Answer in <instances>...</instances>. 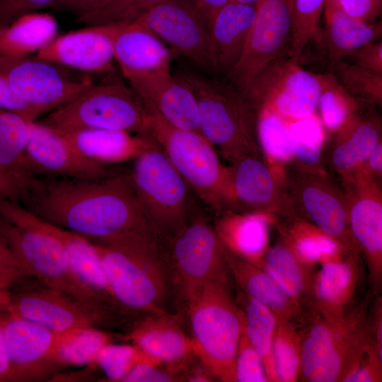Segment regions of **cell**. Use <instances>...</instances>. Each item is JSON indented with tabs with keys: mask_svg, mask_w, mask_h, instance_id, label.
Instances as JSON below:
<instances>
[{
	"mask_svg": "<svg viewBox=\"0 0 382 382\" xmlns=\"http://www.w3.org/2000/svg\"><path fill=\"white\" fill-rule=\"evenodd\" d=\"M19 204L50 225L101 245L154 234L129 173L100 178L35 177Z\"/></svg>",
	"mask_w": 382,
	"mask_h": 382,
	"instance_id": "6da1fadb",
	"label": "cell"
},
{
	"mask_svg": "<svg viewBox=\"0 0 382 382\" xmlns=\"http://www.w3.org/2000/svg\"><path fill=\"white\" fill-rule=\"evenodd\" d=\"M374 294L345 316L332 320L318 315L301 336L299 378L308 382H343L373 337Z\"/></svg>",
	"mask_w": 382,
	"mask_h": 382,
	"instance_id": "7a4b0ae2",
	"label": "cell"
},
{
	"mask_svg": "<svg viewBox=\"0 0 382 382\" xmlns=\"http://www.w3.org/2000/svg\"><path fill=\"white\" fill-rule=\"evenodd\" d=\"M0 233L27 274L105 309V301L74 270L60 241L19 203L0 199Z\"/></svg>",
	"mask_w": 382,
	"mask_h": 382,
	"instance_id": "3957f363",
	"label": "cell"
},
{
	"mask_svg": "<svg viewBox=\"0 0 382 382\" xmlns=\"http://www.w3.org/2000/svg\"><path fill=\"white\" fill-rule=\"evenodd\" d=\"M193 91L198 105L199 133L231 163L262 154L257 136V114L241 91L226 80L194 67L177 73Z\"/></svg>",
	"mask_w": 382,
	"mask_h": 382,
	"instance_id": "277c9868",
	"label": "cell"
},
{
	"mask_svg": "<svg viewBox=\"0 0 382 382\" xmlns=\"http://www.w3.org/2000/svg\"><path fill=\"white\" fill-rule=\"evenodd\" d=\"M132 161L129 174L142 213L158 240H171L204 205L154 140Z\"/></svg>",
	"mask_w": 382,
	"mask_h": 382,
	"instance_id": "5b68a950",
	"label": "cell"
},
{
	"mask_svg": "<svg viewBox=\"0 0 382 382\" xmlns=\"http://www.w3.org/2000/svg\"><path fill=\"white\" fill-rule=\"evenodd\" d=\"M227 280L208 282L187 300L193 353L224 382L236 381V359L245 316L233 299Z\"/></svg>",
	"mask_w": 382,
	"mask_h": 382,
	"instance_id": "8992f818",
	"label": "cell"
},
{
	"mask_svg": "<svg viewBox=\"0 0 382 382\" xmlns=\"http://www.w3.org/2000/svg\"><path fill=\"white\" fill-rule=\"evenodd\" d=\"M146 110L145 133L159 145L206 209L218 215L233 212L228 167L214 147L199 132L172 126Z\"/></svg>",
	"mask_w": 382,
	"mask_h": 382,
	"instance_id": "52a82bcc",
	"label": "cell"
},
{
	"mask_svg": "<svg viewBox=\"0 0 382 382\" xmlns=\"http://www.w3.org/2000/svg\"><path fill=\"white\" fill-rule=\"evenodd\" d=\"M93 244L114 300L132 309L163 313L166 284L162 250L155 236H136L108 245Z\"/></svg>",
	"mask_w": 382,
	"mask_h": 382,
	"instance_id": "ba28073f",
	"label": "cell"
},
{
	"mask_svg": "<svg viewBox=\"0 0 382 382\" xmlns=\"http://www.w3.org/2000/svg\"><path fill=\"white\" fill-rule=\"evenodd\" d=\"M148 112L139 97L122 81L91 86L41 122L57 131L103 129L146 132Z\"/></svg>",
	"mask_w": 382,
	"mask_h": 382,
	"instance_id": "9c48e42d",
	"label": "cell"
},
{
	"mask_svg": "<svg viewBox=\"0 0 382 382\" xmlns=\"http://www.w3.org/2000/svg\"><path fill=\"white\" fill-rule=\"evenodd\" d=\"M281 167L282 184L295 214L335 239L345 250L360 253L350 232L342 185L325 170L306 169L292 161Z\"/></svg>",
	"mask_w": 382,
	"mask_h": 382,
	"instance_id": "30bf717a",
	"label": "cell"
},
{
	"mask_svg": "<svg viewBox=\"0 0 382 382\" xmlns=\"http://www.w3.org/2000/svg\"><path fill=\"white\" fill-rule=\"evenodd\" d=\"M0 308L57 332L85 327L99 328L108 317L105 310L30 275L0 291Z\"/></svg>",
	"mask_w": 382,
	"mask_h": 382,
	"instance_id": "8fae6325",
	"label": "cell"
},
{
	"mask_svg": "<svg viewBox=\"0 0 382 382\" xmlns=\"http://www.w3.org/2000/svg\"><path fill=\"white\" fill-rule=\"evenodd\" d=\"M320 91L318 74L304 70L289 57H280L241 93L257 114L270 112L290 122L315 114Z\"/></svg>",
	"mask_w": 382,
	"mask_h": 382,
	"instance_id": "7c38bea8",
	"label": "cell"
},
{
	"mask_svg": "<svg viewBox=\"0 0 382 382\" xmlns=\"http://www.w3.org/2000/svg\"><path fill=\"white\" fill-rule=\"evenodd\" d=\"M134 21L152 31L195 69L219 75L209 27L189 0H161Z\"/></svg>",
	"mask_w": 382,
	"mask_h": 382,
	"instance_id": "4fadbf2b",
	"label": "cell"
},
{
	"mask_svg": "<svg viewBox=\"0 0 382 382\" xmlns=\"http://www.w3.org/2000/svg\"><path fill=\"white\" fill-rule=\"evenodd\" d=\"M55 64L36 56H0V76L42 114L65 105L93 86L89 77L71 79Z\"/></svg>",
	"mask_w": 382,
	"mask_h": 382,
	"instance_id": "5bb4252c",
	"label": "cell"
},
{
	"mask_svg": "<svg viewBox=\"0 0 382 382\" xmlns=\"http://www.w3.org/2000/svg\"><path fill=\"white\" fill-rule=\"evenodd\" d=\"M228 167L233 212L257 214L279 225L299 217L277 175L263 154L242 156Z\"/></svg>",
	"mask_w": 382,
	"mask_h": 382,
	"instance_id": "9a60e30c",
	"label": "cell"
},
{
	"mask_svg": "<svg viewBox=\"0 0 382 382\" xmlns=\"http://www.w3.org/2000/svg\"><path fill=\"white\" fill-rule=\"evenodd\" d=\"M170 247L187 299L208 282L227 280L228 249L202 210L170 240Z\"/></svg>",
	"mask_w": 382,
	"mask_h": 382,
	"instance_id": "2e32d148",
	"label": "cell"
},
{
	"mask_svg": "<svg viewBox=\"0 0 382 382\" xmlns=\"http://www.w3.org/2000/svg\"><path fill=\"white\" fill-rule=\"evenodd\" d=\"M339 180L347 202L352 236L366 260L373 291H378L382 279L381 185L361 167Z\"/></svg>",
	"mask_w": 382,
	"mask_h": 382,
	"instance_id": "e0dca14e",
	"label": "cell"
},
{
	"mask_svg": "<svg viewBox=\"0 0 382 382\" xmlns=\"http://www.w3.org/2000/svg\"><path fill=\"white\" fill-rule=\"evenodd\" d=\"M8 361L7 381H40L53 376L61 368L55 357L62 332L23 318L0 308Z\"/></svg>",
	"mask_w": 382,
	"mask_h": 382,
	"instance_id": "ac0fdd59",
	"label": "cell"
},
{
	"mask_svg": "<svg viewBox=\"0 0 382 382\" xmlns=\"http://www.w3.org/2000/svg\"><path fill=\"white\" fill-rule=\"evenodd\" d=\"M291 36L289 0H261L243 54L226 81L243 91L270 62L282 57Z\"/></svg>",
	"mask_w": 382,
	"mask_h": 382,
	"instance_id": "d6986e66",
	"label": "cell"
},
{
	"mask_svg": "<svg viewBox=\"0 0 382 382\" xmlns=\"http://www.w3.org/2000/svg\"><path fill=\"white\" fill-rule=\"evenodd\" d=\"M26 162L34 177L100 178L108 166L81 154L58 131L35 120L30 126Z\"/></svg>",
	"mask_w": 382,
	"mask_h": 382,
	"instance_id": "ffe728a7",
	"label": "cell"
},
{
	"mask_svg": "<svg viewBox=\"0 0 382 382\" xmlns=\"http://www.w3.org/2000/svg\"><path fill=\"white\" fill-rule=\"evenodd\" d=\"M122 74L146 109L155 112L172 126L199 132L195 96L180 76L171 72Z\"/></svg>",
	"mask_w": 382,
	"mask_h": 382,
	"instance_id": "44dd1931",
	"label": "cell"
},
{
	"mask_svg": "<svg viewBox=\"0 0 382 382\" xmlns=\"http://www.w3.org/2000/svg\"><path fill=\"white\" fill-rule=\"evenodd\" d=\"M360 253L345 251L320 265L313 272L312 311L325 319L341 318L357 305L362 280Z\"/></svg>",
	"mask_w": 382,
	"mask_h": 382,
	"instance_id": "7402d4cb",
	"label": "cell"
},
{
	"mask_svg": "<svg viewBox=\"0 0 382 382\" xmlns=\"http://www.w3.org/2000/svg\"><path fill=\"white\" fill-rule=\"evenodd\" d=\"M122 23L91 25L55 37L37 52L40 59L86 71L110 68L113 41Z\"/></svg>",
	"mask_w": 382,
	"mask_h": 382,
	"instance_id": "603a6c76",
	"label": "cell"
},
{
	"mask_svg": "<svg viewBox=\"0 0 382 382\" xmlns=\"http://www.w3.org/2000/svg\"><path fill=\"white\" fill-rule=\"evenodd\" d=\"M333 134L324 158L340 178L361 167L382 142L381 119L376 113L363 112L360 108Z\"/></svg>",
	"mask_w": 382,
	"mask_h": 382,
	"instance_id": "cb8c5ba5",
	"label": "cell"
},
{
	"mask_svg": "<svg viewBox=\"0 0 382 382\" xmlns=\"http://www.w3.org/2000/svg\"><path fill=\"white\" fill-rule=\"evenodd\" d=\"M255 15L256 6L229 0L213 17L209 31L219 74L226 77L239 62Z\"/></svg>",
	"mask_w": 382,
	"mask_h": 382,
	"instance_id": "d4e9b609",
	"label": "cell"
},
{
	"mask_svg": "<svg viewBox=\"0 0 382 382\" xmlns=\"http://www.w3.org/2000/svg\"><path fill=\"white\" fill-rule=\"evenodd\" d=\"M228 271L244 294L270 308L295 327L306 323V311L289 296L262 267L228 250Z\"/></svg>",
	"mask_w": 382,
	"mask_h": 382,
	"instance_id": "484cf974",
	"label": "cell"
},
{
	"mask_svg": "<svg viewBox=\"0 0 382 382\" xmlns=\"http://www.w3.org/2000/svg\"><path fill=\"white\" fill-rule=\"evenodd\" d=\"M113 54L122 72H171L170 50L136 21L121 25L114 37Z\"/></svg>",
	"mask_w": 382,
	"mask_h": 382,
	"instance_id": "4316f807",
	"label": "cell"
},
{
	"mask_svg": "<svg viewBox=\"0 0 382 382\" xmlns=\"http://www.w3.org/2000/svg\"><path fill=\"white\" fill-rule=\"evenodd\" d=\"M58 132L83 156L108 166L133 160L154 142L148 134L122 130L82 129Z\"/></svg>",
	"mask_w": 382,
	"mask_h": 382,
	"instance_id": "83f0119b",
	"label": "cell"
},
{
	"mask_svg": "<svg viewBox=\"0 0 382 382\" xmlns=\"http://www.w3.org/2000/svg\"><path fill=\"white\" fill-rule=\"evenodd\" d=\"M325 41L333 65L361 47L378 41L381 22L366 23L346 13L336 0H327L324 7Z\"/></svg>",
	"mask_w": 382,
	"mask_h": 382,
	"instance_id": "f1b7e54d",
	"label": "cell"
},
{
	"mask_svg": "<svg viewBox=\"0 0 382 382\" xmlns=\"http://www.w3.org/2000/svg\"><path fill=\"white\" fill-rule=\"evenodd\" d=\"M217 221L216 232L226 245L236 255L262 267L268 246V217L257 214L225 213Z\"/></svg>",
	"mask_w": 382,
	"mask_h": 382,
	"instance_id": "f546056e",
	"label": "cell"
},
{
	"mask_svg": "<svg viewBox=\"0 0 382 382\" xmlns=\"http://www.w3.org/2000/svg\"><path fill=\"white\" fill-rule=\"evenodd\" d=\"M126 338L161 364L178 362L193 353L192 339L163 314L141 322Z\"/></svg>",
	"mask_w": 382,
	"mask_h": 382,
	"instance_id": "4dcf8cb0",
	"label": "cell"
},
{
	"mask_svg": "<svg viewBox=\"0 0 382 382\" xmlns=\"http://www.w3.org/2000/svg\"><path fill=\"white\" fill-rule=\"evenodd\" d=\"M262 267L289 296L306 311H312L311 288L313 269L299 259L283 238L267 248Z\"/></svg>",
	"mask_w": 382,
	"mask_h": 382,
	"instance_id": "1f68e13d",
	"label": "cell"
},
{
	"mask_svg": "<svg viewBox=\"0 0 382 382\" xmlns=\"http://www.w3.org/2000/svg\"><path fill=\"white\" fill-rule=\"evenodd\" d=\"M31 122L18 112L0 108V167L18 183L22 194L35 178L26 162Z\"/></svg>",
	"mask_w": 382,
	"mask_h": 382,
	"instance_id": "d6a6232c",
	"label": "cell"
},
{
	"mask_svg": "<svg viewBox=\"0 0 382 382\" xmlns=\"http://www.w3.org/2000/svg\"><path fill=\"white\" fill-rule=\"evenodd\" d=\"M57 24L50 15L33 13L0 28V56L37 52L55 37Z\"/></svg>",
	"mask_w": 382,
	"mask_h": 382,
	"instance_id": "836d02e7",
	"label": "cell"
},
{
	"mask_svg": "<svg viewBox=\"0 0 382 382\" xmlns=\"http://www.w3.org/2000/svg\"><path fill=\"white\" fill-rule=\"evenodd\" d=\"M41 222L62 243L69 262L80 279L104 301L106 297L112 298L102 262L95 245L74 232L42 221Z\"/></svg>",
	"mask_w": 382,
	"mask_h": 382,
	"instance_id": "e575fe53",
	"label": "cell"
},
{
	"mask_svg": "<svg viewBox=\"0 0 382 382\" xmlns=\"http://www.w3.org/2000/svg\"><path fill=\"white\" fill-rule=\"evenodd\" d=\"M278 226L282 233V238L299 259L312 269L347 251L317 226L299 217Z\"/></svg>",
	"mask_w": 382,
	"mask_h": 382,
	"instance_id": "d590c367",
	"label": "cell"
},
{
	"mask_svg": "<svg viewBox=\"0 0 382 382\" xmlns=\"http://www.w3.org/2000/svg\"><path fill=\"white\" fill-rule=\"evenodd\" d=\"M244 300L246 335L261 359L268 381L279 382L272 355L273 338L278 316L270 308L245 294Z\"/></svg>",
	"mask_w": 382,
	"mask_h": 382,
	"instance_id": "8d00e7d4",
	"label": "cell"
},
{
	"mask_svg": "<svg viewBox=\"0 0 382 382\" xmlns=\"http://www.w3.org/2000/svg\"><path fill=\"white\" fill-rule=\"evenodd\" d=\"M110 335L98 328L85 327L62 332L55 357L60 368L93 365L99 350L110 342Z\"/></svg>",
	"mask_w": 382,
	"mask_h": 382,
	"instance_id": "74e56055",
	"label": "cell"
},
{
	"mask_svg": "<svg viewBox=\"0 0 382 382\" xmlns=\"http://www.w3.org/2000/svg\"><path fill=\"white\" fill-rule=\"evenodd\" d=\"M292 161L297 166L323 170L324 135L322 127L313 115L289 123Z\"/></svg>",
	"mask_w": 382,
	"mask_h": 382,
	"instance_id": "f35d334b",
	"label": "cell"
},
{
	"mask_svg": "<svg viewBox=\"0 0 382 382\" xmlns=\"http://www.w3.org/2000/svg\"><path fill=\"white\" fill-rule=\"evenodd\" d=\"M320 95L318 108L322 121L332 133L341 128L359 110L360 103L330 73L319 74Z\"/></svg>",
	"mask_w": 382,
	"mask_h": 382,
	"instance_id": "ab89813d",
	"label": "cell"
},
{
	"mask_svg": "<svg viewBox=\"0 0 382 382\" xmlns=\"http://www.w3.org/2000/svg\"><path fill=\"white\" fill-rule=\"evenodd\" d=\"M272 355L279 382H296L301 371V336L289 321L278 317Z\"/></svg>",
	"mask_w": 382,
	"mask_h": 382,
	"instance_id": "60d3db41",
	"label": "cell"
},
{
	"mask_svg": "<svg viewBox=\"0 0 382 382\" xmlns=\"http://www.w3.org/2000/svg\"><path fill=\"white\" fill-rule=\"evenodd\" d=\"M327 0H289L291 36L289 57L299 63L308 42L317 35L319 21Z\"/></svg>",
	"mask_w": 382,
	"mask_h": 382,
	"instance_id": "b9f144b4",
	"label": "cell"
},
{
	"mask_svg": "<svg viewBox=\"0 0 382 382\" xmlns=\"http://www.w3.org/2000/svg\"><path fill=\"white\" fill-rule=\"evenodd\" d=\"M332 74L359 103L382 105V73L364 69L345 60L332 65Z\"/></svg>",
	"mask_w": 382,
	"mask_h": 382,
	"instance_id": "7bdbcfd3",
	"label": "cell"
},
{
	"mask_svg": "<svg viewBox=\"0 0 382 382\" xmlns=\"http://www.w3.org/2000/svg\"><path fill=\"white\" fill-rule=\"evenodd\" d=\"M289 123L270 112L257 113V136L261 151L269 162L280 166L292 161Z\"/></svg>",
	"mask_w": 382,
	"mask_h": 382,
	"instance_id": "ee69618b",
	"label": "cell"
},
{
	"mask_svg": "<svg viewBox=\"0 0 382 382\" xmlns=\"http://www.w3.org/2000/svg\"><path fill=\"white\" fill-rule=\"evenodd\" d=\"M149 363L159 366L160 361L149 356L137 345H104L97 354L93 365L98 366L110 381H122L136 365Z\"/></svg>",
	"mask_w": 382,
	"mask_h": 382,
	"instance_id": "f6af8a7d",
	"label": "cell"
},
{
	"mask_svg": "<svg viewBox=\"0 0 382 382\" xmlns=\"http://www.w3.org/2000/svg\"><path fill=\"white\" fill-rule=\"evenodd\" d=\"M161 0H110L103 7L78 18L88 26L129 23Z\"/></svg>",
	"mask_w": 382,
	"mask_h": 382,
	"instance_id": "bcb514c9",
	"label": "cell"
},
{
	"mask_svg": "<svg viewBox=\"0 0 382 382\" xmlns=\"http://www.w3.org/2000/svg\"><path fill=\"white\" fill-rule=\"evenodd\" d=\"M236 381L269 382L261 359L244 330L240 339L236 359Z\"/></svg>",
	"mask_w": 382,
	"mask_h": 382,
	"instance_id": "7dc6e473",
	"label": "cell"
},
{
	"mask_svg": "<svg viewBox=\"0 0 382 382\" xmlns=\"http://www.w3.org/2000/svg\"><path fill=\"white\" fill-rule=\"evenodd\" d=\"M379 381H382V355L378 352L373 344L343 382Z\"/></svg>",
	"mask_w": 382,
	"mask_h": 382,
	"instance_id": "c3c4849f",
	"label": "cell"
},
{
	"mask_svg": "<svg viewBox=\"0 0 382 382\" xmlns=\"http://www.w3.org/2000/svg\"><path fill=\"white\" fill-rule=\"evenodd\" d=\"M28 275L0 233V291L9 289Z\"/></svg>",
	"mask_w": 382,
	"mask_h": 382,
	"instance_id": "681fc988",
	"label": "cell"
},
{
	"mask_svg": "<svg viewBox=\"0 0 382 382\" xmlns=\"http://www.w3.org/2000/svg\"><path fill=\"white\" fill-rule=\"evenodd\" d=\"M55 0H0V28L50 6Z\"/></svg>",
	"mask_w": 382,
	"mask_h": 382,
	"instance_id": "f907efd6",
	"label": "cell"
},
{
	"mask_svg": "<svg viewBox=\"0 0 382 382\" xmlns=\"http://www.w3.org/2000/svg\"><path fill=\"white\" fill-rule=\"evenodd\" d=\"M339 6L350 16L366 23L379 18L382 0H336Z\"/></svg>",
	"mask_w": 382,
	"mask_h": 382,
	"instance_id": "816d5d0a",
	"label": "cell"
},
{
	"mask_svg": "<svg viewBox=\"0 0 382 382\" xmlns=\"http://www.w3.org/2000/svg\"><path fill=\"white\" fill-rule=\"evenodd\" d=\"M345 59V61L349 63L382 73V42L378 40L369 43L358 49Z\"/></svg>",
	"mask_w": 382,
	"mask_h": 382,
	"instance_id": "f5cc1de1",
	"label": "cell"
},
{
	"mask_svg": "<svg viewBox=\"0 0 382 382\" xmlns=\"http://www.w3.org/2000/svg\"><path fill=\"white\" fill-rule=\"evenodd\" d=\"M0 108L18 112L31 121L40 115L35 108L20 98L1 76Z\"/></svg>",
	"mask_w": 382,
	"mask_h": 382,
	"instance_id": "db71d44e",
	"label": "cell"
},
{
	"mask_svg": "<svg viewBox=\"0 0 382 382\" xmlns=\"http://www.w3.org/2000/svg\"><path fill=\"white\" fill-rule=\"evenodd\" d=\"M158 366L141 363L132 368L122 378V382H170L175 377L168 372L160 370Z\"/></svg>",
	"mask_w": 382,
	"mask_h": 382,
	"instance_id": "11a10c76",
	"label": "cell"
},
{
	"mask_svg": "<svg viewBox=\"0 0 382 382\" xmlns=\"http://www.w3.org/2000/svg\"><path fill=\"white\" fill-rule=\"evenodd\" d=\"M110 0H55L49 8L54 11H67L78 18L99 9Z\"/></svg>",
	"mask_w": 382,
	"mask_h": 382,
	"instance_id": "9f6ffc18",
	"label": "cell"
},
{
	"mask_svg": "<svg viewBox=\"0 0 382 382\" xmlns=\"http://www.w3.org/2000/svg\"><path fill=\"white\" fill-rule=\"evenodd\" d=\"M22 189L18 183L0 167V199H8L19 203Z\"/></svg>",
	"mask_w": 382,
	"mask_h": 382,
	"instance_id": "6f0895ef",
	"label": "cell"
},
{
	"mask_svg": "<svg viewBox=\"0 0 382 382\" xmlns=\"http://www.w3.org/2000/svg\"><path fill=\"white\" fill-rule=\"evenodd\" d=\"M361 168L378 184L382 179V142L371 152Z\"/></svg>",
	"mask_w": 382,
	"mask_h": 382,
	"instance_id": "680465c9",
	"label": "cell"
},
{
	"mask_svg": "<svg viewBox=\"0 0 382 382\" xmlns=\"http://www.w3.org/2000/svg\"><path fill=\"white\" fill-rule=\"evenodd\" d=\"M208 27L216 13L229 0H189Z\"/></svg>",
	"mask_w": 382,
	"mask_h": 382,
	"instance_id": "91938a15",
	"label": "cell"
},
{
	"mask_svg": "<svg viewBox=\"0 0 382 382\" xmlns=\"http://www.w3.org/2000/svg\"><path fill=\"white\" fill-rule=\"evenodd\" d=\"M8 376V361L5 346L4 337L0 323V382L7 381Z\"/></svg>",
	"mask_w": 382,
	"mask_h": 382,
	"instance_id": "94428289",
	"label": "cell"
},
{
	"mask_svg": "<svg viewBox=\"0 0 382 382\" xmlns=\"http://www.w3.org/2000/svg\"><path fill=\"white\" fill-rule=\"evenodd\" d=\"M241 3L251 4L256 6L259 1L261 0H234Z\"/></svg>",
	"mask_w": 382,
	"mask_h": 382,
	"instance_id": "6125c7cd",
	"label": "cell"
}]
</instances>
